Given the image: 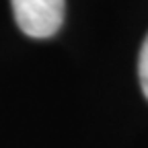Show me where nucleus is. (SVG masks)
Listing matches in <instances>:
<instances>
[{
    "label": "nucleus",
    "instance_id": "nucleus-1",
    "mask_svg": "<svg viewBox=\"0 0 148 148\" xmlns=\"http://www.w3.org/2000/svg\"><path fill=\"white\" fill-rule=\"evenodd\" d=\"M10 4L18 29L35 39L56 35L64 23V0H10Z\"/></svg>",
    "mask_w": 148,
    "mask_h": 148
},
{
    "label": "nucleus",
    "instance_id": "nucleus-2",
    "mask_svg": "<svg viewBox=\"0 0 148 148\" xmlns=\"http://www.w3.org/2000/svg\"><path fill=\"white\" fill-rule=\"evenodd\" d=\"M138 76H140V84L144 90V97L148 99V35L142 43L140 49V58H138Z\"/></svg>",
    "mask_w": 148,
    "mask_h": 148
}]
</instances>
